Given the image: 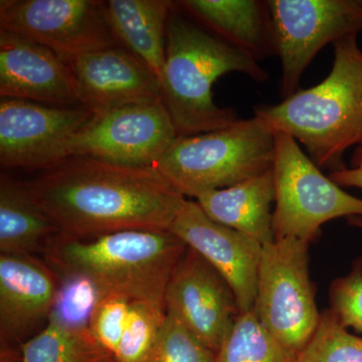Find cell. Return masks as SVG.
Returning <instances> with one entry per match:
<instances>
[{
	"instance_id": "cell-5",
	"label": "cell",
	"mask_w": 362,
	"mask_h": 362,
	"mask_svg": "<svg viewBox=\"0 0 362 362\" xmlns=\"http://www.w3.org/2000/svg\"><path fill=\"white\" fill-rule=\"evenodd\" d=\"M275 133L254 116L223 129L178 136L156 168L185 197L233 187L272 170Z\"/></svg>"
},
{
	"instance_id": "cell-30",
	"label": "cell",
	"mask_w": 362,
	"mask_h": 362,
	"mask_svg": "<svg viewBox=\"0 0 362 362\" xmlns=\"http://www.w3.org/2000/svg\"><path fill=\"white\" fill-rule=\"evenodd\" d=\"M0 362H23L20 346L0 345Z\"/></svg>"
},
{
	"instance_id": "cell-17",
	"label": "cell",
	"mask_w": 362,
	"mask_h": 362,
	"mask_svg": "<svg viewBox=\"0 0 362 362\" xmlns=\"http://www.w3.org/2000/svg\"><path fill=\"white\" fill-rule=\"evenodd\" d=\"M177 4L207 32L258 63L277 54L267 1L182 0Z\"/></svg>"
},
{
	"instance_id": "cell-12",
	"label": "cell",
	"mask_w": 362,
	"mask_h": 362,
	"mask_svg": "<svg viewBox=\"0 0 362 362\" xmlns=\"http://www.w3.org/2000/svg\"><path fill=\"white\" fill-rule=\"evenodd\" d=\"M164 302L168 314L216 354L240 313L228 282L188 247L171 274Z\"/></svg>"
},
{
	"instance_id": "cell-1",
	"label": "cell",
	"mask_w": 362,
	"mask_h": 362,
	"mask_svg": "<svg viewBox=\"0 0 362 362\" xmlns=\"http://www.w3.org/2000/svg\"><path fill=\"white\" fill-rule=\"evenodd\" d=\"M25 183L69 239L170 230L187 201L156 168H127L86 156L66 157Z\"/></svg>"
},
{
	"instance_id": "cell-10",
	"label": "cell",
	"mask_w": 362,
	"mask_h": 362,
	"mask_svg": "<svg viewBox=\"0 0 362 362\" xmlns=\"http://www.w3.org/2000/svg\"><path fill=\"white\" fill-rule=\"evenodd\" d=\"M0 30L32 40L64 59L119 45L105 2L98 0H2Z\"/></svg>"
},
{
	"instance_id": "cell-3",
	"label": "cell",
	"mask_w": 362,
	"mask_h": 362,
	"mask_svg": "<svg viewBox=\"0 0 362 362\" xmlns=\"http://www.w3.org/2000/svg\"><path fill=\"white\" fill-rule=\"evenodd\" d=\"M233 71L259 83L269 78L258 62L173 11L160 86L162 102L178 136L213 132L240 120L233 109L214 101V83Z\"/></svg>"
},
{
	"instance_id": "cell-11",
	"label": "cell",
	"mask_w": 362,
	"mask_h": 362,
	"mask_svg": "<svg viewBox=\"0 0 362 362\" xmlns=\"http://www.w3.org/2000/svg\"><path fill=\"white\" fill-rule=\"evenodd\" d=\"M83 106L57 107L25 100H0V164L42 171L66 158L74 136L94 118Z\"/></svg>"
},
{
	"instance_id": "cell-2",
	"label": "cell",
	"mask_w": 362,
	"mask_h": 362,
	"mask_svg": "<svg viewBox=\"0 0 362 362\" xmlns=\"http://www.w3.org/2000/svg\"><path fill=\"white\" fill-rule=\"evenodd\" d=\"M334 59L322 82L280 104L258 107L255 116L275 134L301 143L319 168H346L347 150L362 145V49L357 35L333 44Z\"/></svg>"
},
{
	"instance_id": "cell-28",
	"label": "cell",
	"mask_w": 362,
	"mask_h": 362,
	"mask_svg": "<svg viewBox=\"0 0 362 362\" xmlns=\"http://www.w3.org/2000/svg\"><path fill=\"white\" fill-rule=\"evenodd\" d=\"M347 220L350 225L362 228V216H351ZM330 301V310L339 322L362 333V264H357L349 275L332 283Z\"/></svg>"
},
{
	"instance_id": "cell-9",
	"label": "cell",
	"mask_w": 362,
	"mask_h": 362,
	"mask_svg": "<svg viewBox=\"0 0 362 362\" xmlns=\"http://www.w3.org/2000/svg\"><path fill=\"white\" fill-rule=\"evenodd\" d=\"M162 100L95 115L74 136L66 157L86 156L127 168H156L176 138Z\"/></svg>"
},
{
	"instance_id": "cell-24",
	"label": "cell",
	"mask_w": 362,
	"mask_h": 362,
	"mask_svg": "<svg viewBox=\"0 0 362 362\" xmlns=\"http://www.w3.org/2000/svg\"><path fill=\"white\" fill-rule=\"evenodd\" d=\"M165 318V308L147 302H131L127 324L114 361L144 362L156 344Z\"/></svg>"
},
{
	"instance_id": "cell-23",
	"label": "cell",
	"mask_w": 362,
	"mask_h": 362,
	"mask_svg": "<svg viewBox=\"0 0 362 362\" xmlns=\"http://www.w3.org/2000/svg\"><path fill=\"white\" fill-rule=\"evenodd\" d=\"M295 362H362V337L349 332L332 311H324Z\"/></svg>"
},
{
	"instance_id": "cell-6",
	"label": "cell",
	"mask_w": 362,
	"mask_h": 362,
	"mask_svg": "<svg viewBox=\"0 0 362 362\" xmlns=\"http://www.w3.org/2000/svg\"><path fill=\"white\" fill-rule=\"evenodd\" d=\"M273 173L276 239L292 238L310 244L327 221L362 216V199L324 175L296 140L282 133L275 134Z\"/></svg>"
},
{
	"instance_id": "cell-14",
	"label": "cell",
	"mask_w": 362,
	"mask_h": 362,
	"mask_svg": "<svg viewBox=\"0 0 362 362\" xmlns=\"http://www.w3.org/2000/svg\"><path fill=\"white\" fill-rule=\"evenodd\" d=\"M77 83L81 106L95 115L161 100L158 77L121 45L66 59Z\"/></svg>"
},
{
	"instance_id": "cell-16",
	"label": "cell",
	"mask_w": 362,
	"mask_h": 362,
	"mask_svg": "<svg viewBox=\"0 0 362 362\" xmlns=\"http://www.w3.org/2000/svg\"><path fill=\"white\" fill-rule=\"evenodd\" d=\"M0 96L57 107L81 106L65 59L49 47L0 30Z\"/></svg>"
},
{
	"instance_id": "cell-21",
	"label": "cell",
	"mask_w": 362,
	"mask_h": 362,
	"mask_svg": "<svg viewBox=\"0 0 362 362\" xmlns=\"http://www.w3.org/2000/svg\"><path fill=\"white\" fill-rule=\"evenodd\" d=\"M23 362H103L107 354L89 329H76L49 319L47 325L20 346Z\"/></svg>"
},
{
	"instance_id": "cell-4",
	"label": "cell",
	"mask_w": 362,
	"mask_h": 362,
	"mask_svg": "<svg viewBox=\"0 0 362 362\" xmlns=\"http://www.w3.org/2000/svg\"><path fill=\"white\" fill-rule=\"evenodd\" d=\"M187 247L170 230H128L85 240L59 235L44 257L59 275L88 278L102 294L165 308L169 279Z\"/></svg>"
},
{
	"instance_id": "cell-20",
	"label": "cell",
	"mask_w": 362,
	"mask_h": 362,
	"mask_svg": "<svg viewBox=\"0 0 362 362\" xmlns=\"http://www.w3.org/2000/svg\"><path fill=\"white\" fill-rule=\"evenodd\" d=\"M61 235L54 221L35 202L26 183L0 176V254H42Z\"/></svg>"
},
{
	"instance_id": "cell-25",
	"label": "cell",
	"mask_w": 362,
	"mask_h": 362,
	"mask_svg": "<svg viewBox=\"0 0 362 362\" xmlns=\"http://www.w3.org/2000/svg\"><path fill=\"white\" fill-rule=\"evenodd\" d=\"M59 276L58 294L49 319L68 327L88 329L93 310L103 294L92 281L83 276Z\"/></svg>"
},
{
	"instance_id": "cell-29",
	"label": "cell",
	"mask_w": 362,
	"mask_h": 362,
	"mask_svg": "<svg viewBox=\"0 0 362 362\" xmlns=\"http://www.w3.org/2000/svg\"><path fill=\"white\" fill-rule=\"evenodd\" d=\"M351 165V168L330 173V180L340 187L362 188V145L354 150Z\"/></svg>"
},
{
	"instance_id": "cell-27",
	"label": "cell",
	"mask_w": 362,
	"mask_h": 362,
	"mask_svg": "<svg viewBox=\"0 0 362 362\" xmlns=\"http://www.w3.org/2000/svg\"><path fill=\"white\" fill-rule=\"evenodd\" d=\"M131 300L117 294H103L90 315L89 329L95 341L114 357L129 316Z\"/></svg>"
},
{
	"instance_id": "cell-31",
	"label": "cell",
	"mask_w": 362,
	"mask_h": 362,
	"mask_svg": "<svg viewBox=\"0 0 362 362\" xmlns=\"http://www.w3.org/2000/svg\"><path fill=\"white\" fill-rule=\"evenodd\" d=\"M103 362H116L114 361L113 357H109V358L105 359Z\"/></svg>"
},
{
	"instance_id": "cell-26",
	"label": "cell",
	"mask_w": 362,
	"mask_h": 362,
	"mask_svg": "<svg viewBox=\"0 0 362 362\" xmlns=\"http://www.w3.org/2000/svg\"><path fill=\"white\" fill-rule=\"evenodd\" d=\"M144 362H216V352L166 312L158 338Z\"/></svg>"
},
{
	"instance_id": "cell-8",
	"label": "cell",
	"mask_w": 362,
	"mask_h": 362,
	"mask_svg": "<svg viewBox=\"0 0 362 362\" xmlns=\"http://www.w3.org/2000/svg\"><path fill=\"white\" fill-rule=\"evenodd\" d=\"M267 6L284 99L299 90L304 71L325 45L362 32V0H268Z\"/></svg>"
},
{
	"instance_id": "cell-22",
	"label": "cell",
	"mask_w": 362,
	"mask_h": 362,
	"mask_svg": "<svg viewBox=\"0 0 362 362\" xmlns=\"http://www.w3.org/2000/svg\"><path fill=\"white\" fill-rule=\"evenodd\" d=\"M295 361L296 356L271 335L254 310L239 314L216 354V362Z\"/></svg>"
},
{
	"instance_id": "cell-19",
	"label": "cell",
	"mask_w": 362,
	"mask_h": 362,
	"mask_svg": "<svg viewBox=\"0 0 362 362\" xmlns=\"http://www.w3.org/2000/svg\"><path fill=\"white\" fill-rule=\"evenodd\" d=\"M175 6L168 0L105 1L107 21L118 45L148 66L159 81L165 66L169 16Z\"/></svg>"
},
{
	"instance_id": "cell-18",
	"label": "cell",
	"mask_w": 362,
	"mask_h": 362,
	"mask_svg": "<svg viewBox=\"0 0 362 362\" xmlns=\"http://www.w3.org/2000/svg\"><path fill=\"white\" fill-rule=\"evenodd\" d=\"M195 199L206 216L216 223L250 235L263 246L276 240L273 169L233 187L206 192Z\"/></svg>"
},
{
	"instance_id": "cell-13",
	"label": "cell",
	"mask_w": 362,
	"mask_h": 362,
	"mask_svg": "<svg viewBox=\"0 0 362 362\" xmlns=\"http://www.w3.org/2000/svg\"><path fill=\"white\" fill-rule=\"evenodd\" d=\"M170 232L221 274L232 288L240 313L254 310L261 243L211 220L190 199L185 202Z\"/></svg>"
},
{
	"instance_id": "cell-15",
	"label": "cell",
	"mask_w": 362,
	"mask_h": 362,
	"mask_svg": "<svg viewBox=\"0 0 362 362\" xmlns=\"http://www.w3.org/2000/svg\"><path fill=\"white\" fill-rule=\"evenodd\" d=\"M59 285L47 262L0 254V345L21 346L47 325Z\"/></svg>"
},
{
	"instance_id": "cell-7",
	"label": "cell",
	"mask_w": 362,
	"mask_h": 362,
	"mask_svg": "<svg viewBox=\"0 0 362 362\" xmlns=\"http://www.w3.org/2000/svg\"><path fill=\"white\" fill-rule=\"evenodd\" d=\"M309 243L292 238L263 246L254 311L271 335L294 356L313 337L321 313L309 275Z\"/></svg>"
}]
</instances>
